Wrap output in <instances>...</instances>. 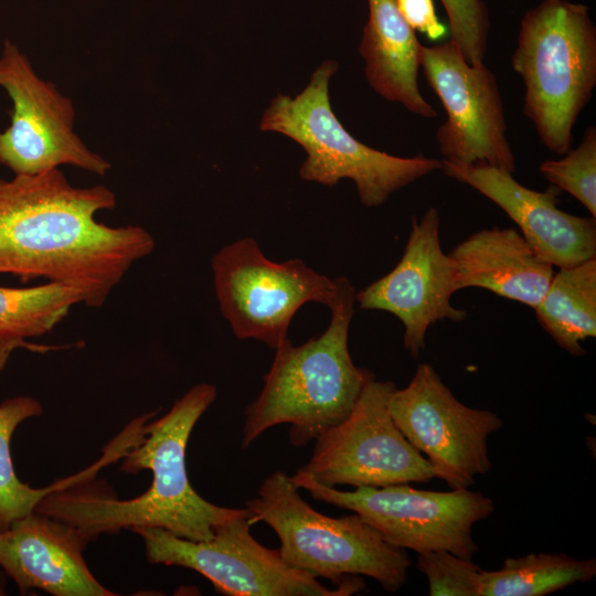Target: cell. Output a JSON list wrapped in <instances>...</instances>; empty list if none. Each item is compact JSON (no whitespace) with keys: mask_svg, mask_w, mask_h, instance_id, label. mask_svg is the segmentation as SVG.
Segmentation results:
<instances>
[{"mask_svg":"<svg viewBox=\"0 0 596 596\" xmlns=\"http://www.w3.org/2000/svg\"><path fill=\"white\" fill-rule=\"evenodd\" d=\"M535 312L538 322L562 349L585 354L582 342L596 336V259L558 268Z\"/></svg>","mask_w":596,"mask_h":596,"instance_id":"obj_19","label":"cell"},{"mask_svg":"<svg viewBox=\"0 0 596 596\" xmlns=\"http://www.w3.org/2000/svg\"><path fill=\"white\" fill-rule=\"evenodd\" d=\"M252 517L245 508L203 541L178 538L160 528L132 531L141 536L149 563L193 570L227 596H345L364 586L361 578L350 577L328 588L317 577L290 567L278 549H268L252 536Z\"/></svg>","mask_w":596,"mask_h":596,"instance_id":"obj_8","label":"cell"},{"mask_svg":"<svg viewBox=\"0 0 596 596\" xmlns=\"http://www.w3.org/2000/svg\"><path fill=\"white\" fill-rule=\"evenodd\" d=\"M416 567L427 577L430 596H481L479 566L446 551L418 554Z\"/></svg>","mask_w":596,"mask_h":596,"instance_id":"obj_24","label":"cell"},{"mask_svg":"<svg viewBox=\"0 0 596 596\" xmlns=\"http://www.w3.org/2000/svg\"><path fill=\"white\" fill-rule=\"evenodd\" d=\"M398 12L413 31L423 33L428 40H443L447 28L436 14L433 0H395Z\"/></svg>","mask_w":596,"mask_h":596,"instance_id":"obj_26","label":"cell"},{"mask_svg":"<svg viewBox=\"0 0 596 596\" xmlns=\"http://www.w3.org/2000/svg\"><path fill=\"white\" fill-rule=\"evenodd\" d=\"M12 349H0V371ZM42 405L30 396H17L0 404V532L12 522L34 512L38 503L57 486L43 489L22 482L14 470L10 443L15 428L25 419L40 416Z\"/></svg>","mask_w":596,"mask_h":596,"instance_id":"obj_22","label":"cell"},{"mask_svg":"<svg viewBox=\"0 0 596 596\" xmlns=\"http://www.w3.org/2000/svg\"><path fill=\"white\" fill-rule=\"evenodd\" d=\"M214 385L202 383L178 398L157 421L142 425L137 441L128 446L120 466L137 473L148 469L152 482L142 494L118 500L100 487L63 481L36 505L35 512L76 528L91 542L102 533L137 528H160L191 540L211 539L216 525L243 513L213 504L191 486L185 466V449L191 432L216 398Z\"/></svg>","mask_w":596,"mask_h":596,"instance_id":"obj_2","label":"cell"},{"mask_svg":"<svg viewBox=\"0 0 596 596\" xmlns=\"http://www.w3.org/2000/svg\"><path fill=\"white\" fill-rule=\"evenodd\" d=\"M0 87L10 100V125L0 132V164L14 174H38L72 166L105 175L110 162L75 132L72 100L43 79L10 40L0 52Z\"/></svg>","mask_w":596,"mask_h":596,"instance_id":"obj_10","label":"cell"},{"mask_svg":"<svg viewBox=\"0 0 596 596\" xmlns=\"http://www.w3.org/2000/svg\"><path fill=\"white\" fill-rule=\"evenodd\" d=\"M540 173L554 187L581 202L596 217V128L590 126L575 149L556 160H545Z\"/></svg>","mask_w":596,"mask_h":596,"instance_id":"obj_23","label":"cell"},{"mask_svg":"<svg viewBox=\"0 0 596 596\" xmlns=\"http://www.w3.org/2000/svg\"><path fill=\"white\" fill-rule=\"evenodd\" d=\"M337 70V62L324 61L300 94L295 98L278 94L262 118V130L280 132L305 149L307 159L299 169L301 179L329 187L341 179H351L362 204L372 207L443 169L441 160L424 155L392 156L349 134L332 111L329 99V79Z\"/></svg>","mask_w":596,"mask_h":596,"instance_id":"obj_6","label":"cell"},{"mask_svg":"<svg viewBox=\"0 0 596 596\" xmlns=\"http://www.w3.org/2000/svg\"><path fill=\"white\" fill-rule=\"evenodd\" d=\"M394 389L391 381L369 380L350 414L315 439L309 461L298 470L328 487H386L436 478L390 413Z\"/></svg>","mask_w":596,"mask_h":596,"instance_id":"obj_11","label":"cell"},{"mask_svg":"<svg viewBox=\"0 0 596 596\" xmlns=\"http://www.w3.org/2000/svg\"><path fill=\"white\" fill-rule=\"evenodd\" d=\"M291 480L319 501L359 514L391 544L417 554L446 551L471 560L478 551L472 526L494 511V502L468 488L422 490L408 483L341 491L297 469Z\"/></svg>","mask_w":596,"mask_h":596,"instance_id":"obj_7","label":"cell"},{"mask_svg":"<svg viewBox=\"0 0 596 596\" xmlns=\"http://www.w3.org/2000/svg\"><path fill=\"white\" fill-rule=\"evenodd\" d=\"M334 280L336 298L326 331L298 347L287 338L275 349L264 386L245 409L242 449L283 424L290 425L294 446L315 440L350 414L364 385L374 377L370 370L358 368L349 352L355 290L347 277Z\"/></svg>","mask_w":596,"mask_h":596,"instance_id":"obj_3","label":"cell"},{"mask_svg":"<svg viewBox=\"0 0 596 596\" xmlns=\"http://www.w3.org/2000/svg\"><path fill=\"white\" fill-rule=\"evenodd\" d=\"M443 171L496 203L519 226L534 252L557 268L596 257V217L562 211L560 189H529L512 173L486 163L441 160Z\"/></svg>","mask_w":596,"mask_h":596,"instance_id":"obj_15","label":"cell"},{"mask_svg":"<svg viewBox=\"0 0 596 596\" xmlns=\"http://www.w3.org/2000/svg\"><path fill=\"white\" fill-rule=\"evenodd\" d=\"M390 413L409 444L450 488H469L491 469L488 437L503 425L493 412L459 402L428 363L394 389Z\"/></svg>","mask_w":596,"mask_h":596,"instance_id":"obj_12","label":"cell"},{"mask_svg":"<svg viewBox=\"0 0 596 596\" xmlns=\"http://www.w3.org/2000/svg\"><path fill=\"white\" fill-rule=\"evenodd\" d=\"M79 295L58 283L13 288L0 286V349L25 348L45 352L58 347L29 343L26 339L52 331L67 317Z\"/></svg>","mask_w":596,"mask_h":596,"instance_id":"obj_20","label":"cell"},{"mask_svg":"<svg viewBox=\"0 0 596 596\" xmlns=\"http://www.w3.org/2000/svg\"><path fill=\"white\" fill-rule=\"evenodd\" d=\"M246 508L252 524L260 521L275 531L280 556L290 567L334 585L365 575L389 593L407 581L412 562L406 550L389 543L354 512L331 518L312 509L284 471L268 476Z\"/></svg>","mask_w":596,"mask_h":596,"instance_id":"obj_5","label":"cell"},{"mask_svg":"<svg viewBox=\"0 0 596 596\" xmlns=\"http://www.w3.org/2000/svg\"><path fill=\"white\" fill-rule=\"evenodd\" d=\"M512 70L525 86L523 114L551 152L571 148L596 86V28L588 7L544 0L522 18Z\"/></svg>","mask_w":596,"mask_h":596,"instance_id":"obj_4","label":"cell"},{"mask_svg":"<svg viewBox=\"0 0 596 596\" xmlns=\"http://www.w3.org/2000/svg\"><path fill=\"white\" fill-rule=\"evenodd\" d=\"M217 301L238 339L276 349L288 338L296 311L306 302L331 306L336 280L295 258L269 260L252 237L224 246L212 258Z\"/></svg>","mask_w":596,"mask_h":596,"instance_id":"obj_9","label":"cell"},{"mask_svg":"<svg viewBox=\"0 0 596 596\" xmlns=\"http://www.w3.org/2000/svg\"><path fill=\"white\" fill-rule=\"evenodd\" d=\"M455 265V290L477 287L536 308L554 275L513 227L482 228L449 253Z\"/></svg>","mask_w":596,"mask_h":596,"instance_id":"obj_17","label":"cell"},{"mask_svg":"<svg viewBox=\"0 0 596 596\" xmlns=\"http://www.w3.org/2000/svg\"><path fill=\"white\" fill-rule=\"evenodd\" d=\"M596 575V558L531 553L509 557L496 571H482L481 596H543Z\"/></svg>","mask_w":596,"mask_h":596,"instance_id":"obj_21","label":"cell"},{"mask_svg":"<svg viewBox=\"0 0 596 596\" xmlns=\"http://www.w3.org/2000/svg\"><path fill=\"white\" fill-rule=\"evenodd\" d=\"M88 540L74 526L32 512L0 532V566L21 594L39 588L55 596H114L83 557Z\"/></svg>","mask_w":596,"mask_h":596,"instance_id":"obj_16","label":"cell"},{"mask_svg":"<svg viewBox=\"0 0 596 596\" xmlns=\"http://www.w3.org/2000/svg\"><path fill=\"white\" fill-rule=\"evenodd\" d=\"M116 203L109 188L74 187L60 169L0 179V274L63 284L87 307H103L131 266L155 248L141 226L96 220Z\"/></svg>","mask_w":596,"mask_h":596,"instance_id":"obj_1","label":"cell"},{"mask_svg":"<svg viewBox=\"0 0 596 596\" xmlns=\"http://www.w3.org/2000/svg\"><path fill=\"white\" fill-rule=\"evenodd\" d=\"M421 67L447 115L436 132L444 159L486 163L513 174L515 157L507 138L503 103L491 70L485 63H468L450 39L423 46Z\"/></svg>","mask_w":596,"mask_h":596,"instance_id":"obj_13","label":"cell"},{"mask_svg":"<svg viewBox=\"0 0 596 596\" xmlns=\"http://www.w3.org/2000/svg\"><path fill=\"white\" fill-rule=\"evenodd\" d=\"M369 19L359 52L371 87L424 118L437 116L418 87L423 45L404 21L395 0H368Z\"/></svg>","mask_w":596,"mask_h":596,"instance_id":"obj_18","label":"cell"},{"mask_svg":"<svg viewBox=\"0 0 596 596\" xmlns=\"http://www.w3.org/2000/svg\"><path fill=\"white\" fill-rule=\"evenodd\" d=\"M6 594V590H4V584L0 577V595H4Z\"/></svg>","mask_w":596,"mask_h":596,"instance_id":"obj_27","label":"cell"},{"mask_svg":"<svg viewBox=\"0 0 596 596\" xmlns=\"http://www.w3.org/2000/svg\"><path fill=\"white\" fill-rule=\"evenodd\" d=\"M454 41L468 63H485L490 30L489 13L482 0H440Z\"/></svg>","mask_w":596,"mask_h":596,"instance_id":"obj_25","label":"cell"},{"mask_svg":"<svg viewBox=\"0 0 596 596\" xmlns=\"http://www.w3.org/2000/svg\"><path fill=\"white\" fill-rule=\"evenodd\" d=\"M440 216L429 207L412 219L402 258L385 276L355 292L360 308L384 310L404 326V347L417 358L425 349L428 328L440 320L462 321L467 311L455 308V265L441 249Z\"/></svg>","mask_w":596,"mask_h":596,"instance_id":"obj_14","label":"cell"}]
</instances>
